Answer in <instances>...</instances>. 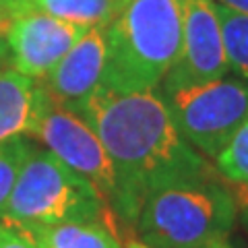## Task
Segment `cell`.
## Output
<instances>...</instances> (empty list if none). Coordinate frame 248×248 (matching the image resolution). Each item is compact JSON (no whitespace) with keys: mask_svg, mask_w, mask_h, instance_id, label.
I'll list each match as a JSON object with an SVG mask.
<instances>
[{"mask_svg":"<svg viewBox=\"0 0 248 248\" xmlns=\"http://www.w3.org/2000/svg\"><path fill=\"white\" fill-rule=\"evenodd\" d=\"M120 178L116 215L135 223L145 199L168 186L211 180L217 174L180 135L161 91L99 87L79 108Z\"/></svg>","mask_w":248,"mask_h":248,"instance_id":"1","label":"cell"},{"mask_svg":"<svg viewBox=\"0 0 248 248\" xmlns=\"http://www.w3.org/2000/svg\"><path fill=\"white\" fill-rule=\"evenodd\" d=\"M106 73L102 87L155 89L182 50L180 0H128L106 25Z\"/></svg>","mask_w":248,"mask_h":248,"instance_id":"2","label":"cell"},{"mask_svg":"<svg viewBox=\"0 0 248 248\" xmlns=\"http://www.w3.org/2000/svg\"><path fill=\"white\" fill-rule=\"evenodd\" d=\"M236 197L217 178L168 186L145 199L137 219L145 248H217L230 244Z\"/></svg>","mask_w":248,"mask_h":248,"instance_id":"3","label":"cell"},{"mask_svg":"<svg viewBox=\"0 0 248 248\" xmlns=\"http://www.w3.org/2000/svg\"><path fill=\"white\" fill-rule=\"evenodd\" d=\"M108 213L110 207L87 178L54 153L33 147L0 219L23 230L64 221H108Z\"/></svg>","mask_w":248,"mask_h":248,"instance_id":"4","label":"cell"},{"mask_svg":"<svg viewBox=\"0 0 248 248\" xmlns=\"http://www.w3.org/2000/svg\"><path fill=\"white\" fill-rule=\"evenodd\" d=\"M180 135L209 157H217L248 120V85L215 79L161 91Z\"/></svg>","mask_w":248,"mask_h":248,"instance_id":"5","label":"cell"},{"mask_svg":"<svg viewBox=\"0 0 248 248\" xmlns=\"http://www.w3.org/2000/svg\"><path fill=\"white\" fill-rule=\"evenodd\" d=\"M31 135L48 147V151L56 155L62 164L87 178L104 197L110 211H116L120 201L118 172L95 130L79 112L54 102L48 95Z\"/></svg>","mask_w":248,"mask_h":248,"instance_id":"6","label":"cell"},{"mask_svg":"<svg viewBox=\"0 0 248 248\" xmlns=\"http://www.w3.org/2000/svg\"><path fill=\"white\" fill-rule=\"evenodd\" d=\"M182 9V50L176 64L166 75L164 89L201 85L223 79L230 71L221 21L213 0H180Z\"/></svg>","mask_w":248,"mask_h":248,"instance_id":"7","label":"cell"},{"mask_svg":"<svg viewBox=\"0 0 248 248\" xmlns=\"http://www.w3.org/2000/svg\"><path fill=\"white\" fill-rule=\"evenodd\" d=\"M89 27L62 21L40 9L17 13L6 27L9 64L29 79H42Z\"/></svg>","mask_w":248,"mask_h":248,"instance_id":"8","label":"cell"},{"mask_svg":"<svg viewBox=\"0 0 248 248\" xmlns=\"http://www.w3.org/2000/svg\"><path fill=\"white\" fill-rule=\"evenodd\" d=\"M106 58V27H89L58 64L37 81L54 102L79 112V108L102 87Z\"/></svg>","mask_w":248,"mask_h":248,"instance_id":"9","label":"cell"},{"mask_svg":"<svg viewBox=\"0 0 248 248\" xmlns=\"http://www.w3.org/2000/svg\"><path fill=\"white\" fill-rule=\"evenodd\" d=\"M48 102L37 79L0 66V143L31 135Z\"/></svg>","mask_w":248,"mask_h":248,"instance_id":"10","label":"cell"},{"mask_svg":"<svg viewBox=\"0 0 248 248\" xmlns=\"http://www.w3.org/2000/svg\"><path fill=\"white\" fill-rule=\"evenodd\" d=\"M23 232L35 248H122L108 221H64L29 226Z\"/></svg>","mask_w":248,"mask_h":248,"instance_id":"11","label":"cell"},{"mask_svg":"<svg viewBox=\"0 0 248 248\" xmlns=\"http://www.w3.org/2000/svg\"><path fill=\"white\" fill-rule=\"evenodd\" d=\"M128 0H35V9L83 27H106Z\"/></svg>","mask_w":248,"mask_h":248,"instance_id":"12","label":"cell"},{"mask_svg":"<svg viewBox=\"0 0 248 248\" xmlns=\"http://www.w3.org/2000/svg\"><path fill=\"white\" fill-rule=\"evenodd\" d=\"M217 15L221 21L228 64L232 71L248 81V15L236 13L223 4H217Z\"/></svg>","mask_w":248,"mask_h":248,"instance_id":"13","label":"cell"},{"mask_svg":"<svg viewBox=\"0 0 248 248\" xmlns=\"http://www.w3.org/2000/svg\"><path fill=\"white\" fill-rule=\"evenodd\" d=\"M31 151H33V145L25 137H15L0 143V215L9 203L15 182H17Z\"/></svg>","mask_w":248,"mask_h":248,"instance_id":"14","label":"cell"},{"mask_svg":"<svg viewBox=\"0 0 248 248\" xmlns=\"http://www.w3.org/2000/svg\"><path fill=\"white\" fill-rule=\"evenodd\" d=\"M215 159L219 172L228 180L248 188V120L236 130V135Z\"/></svg>","mask_w":248,"mask_h":248,"instance_id":"15","label":"cell"},{"mask_svg":"<svg viewBox=\"0 0 248 248\" xmlns=\"http://www.w3.org/2000/svg\"><path fill=\"white\" fill-rule=\"evenodd\" d=\"M0 248H35V244L23 232L0 223Z\"/></svg>","mask_w":248,"mask_h":248,"instance_id":"16","label":"cell"},{"mask_svg":"<svg viewBox=\"0 0 248 248\" xmlns=\"http://www.w3.org/2000/svg\"><path fill=\"white\" fill-rule=\"evenodd\" d=\"M217 4H223V6H228V9L236 11V13L248 15V0H217Z\"/></svg>","mask_w":248,"mask_h":248,"instance_id":"17","label":"cell"},{"mask_svg":"<svg viewBox=\"0 0 248 248\" xmlns=\"http://www.w3.org/2000/svg\"><path fill=\"white\" fill-rule=\"evenodd\" d=\"M0 62H9V46H6V29L0 27Z\"/></svg>","mask_w":248,"mask_h":248,"instance_id":"18","label":"cell"},{"mask_svg":"<svg viewBox=\"0 0 248 248\" xmlns=\"http://www.w3.org/2000/svg\"><path fill=\"white\" fill-rule=\"evenodd\" d=\"M13 19V11L11 9H6L4 4H0V27H9V23Z\"/></svg>","mask_w":248,"mask_h":248,"instance_id":"19","label":"cell"},{"mask_svg":"<svg viewBox=\"0 0 248 248\" xmlns=\"http://www.w3.org/2000/svg\"><path fill=\"white\" fill-rule=\"evenodd\" d=\"M0 4H4L6 6V9H11L13 11V17H15V15H17L21 9H19V2H17V0H0Z\"/></svg>","mask_w":248,"mask_h":248,"instance_id":"20","label":"cell"},{"mask_svg":"<svg viewBox=\"0 0 248 248\" xmlns=\"http://www.w3.org/2000/svg\"><path fill=\"white\" fill-rule=\"evenodd\" d=\"M17 2H19V9H21V11L33 9V6H35V0H17ZM21 11H19V13H21Z\"/></svg>","mask_w":248,"mask_h":248,"instance_id":"21","label":"cell"},{"mask_svg":"<svg viewBox=\"0 0 248 248\" xmlns=\"http://www.w3.org/2000/svg\"><path fill=\"white\" fill-rule=\"evenodd\" d=\"M244 223H246V228H248V203L244 205Z\"/></svg>","mask_w":248,"mask_h":248,"instance_id":"22","label":"cell"},{"mask_svg":"<svg viewBox=\"0 0 248 248\" xmlns=\"http://www.w3.org/2000/svg\"><path fill=\"white\" fill-rule=\"evenodd\" d=\"M217 248H232L230 244H223V246H217Z\"/></svg>","mask_w":248,"mask_h":248,"instance_id":"23","label":"cell"}]
</instances>
